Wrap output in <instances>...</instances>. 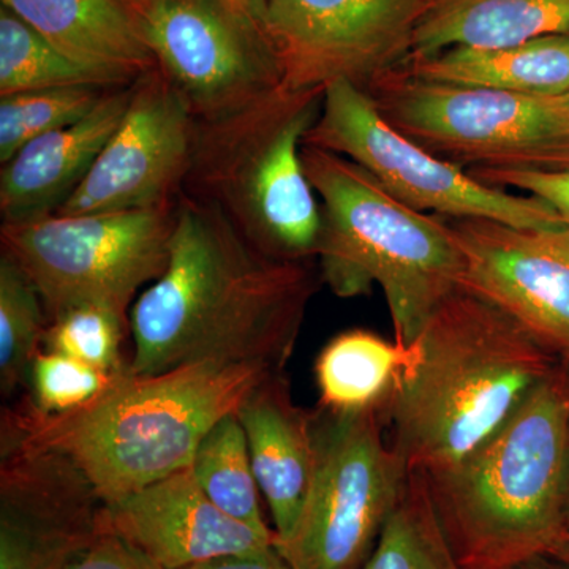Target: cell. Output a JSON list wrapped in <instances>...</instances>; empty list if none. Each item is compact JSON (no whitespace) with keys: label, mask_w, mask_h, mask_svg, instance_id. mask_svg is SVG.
Returning a JSON list of instances; mask_svg holds the SVG:
<instances>
[{"label":"cell","mask_w":569,"mask_h":569,"mask_svg":"<svg viewBox=\"0 0 569 569\" xmlns=\"http://www.w3.org/2000/svg\"><path fill=\"white\" fill-rule=\"evenodd\" d=\"M316 280L258 249L216 204L181 193L170 263L130 313L137 376L201 362L283 372Z\"/></svg>","instance_id":"6da1fadb"},{"label":"cell","mask_w":569,"mask_h":569,"mask_svg":"<svg viewBox=\"0 0 569 569\" xmlns=\"http://www.w3.org/2000/svg\"><path fill=\"white\" fill-rule=\"evenodd\" d=\"M556 358L518 320L460 283L411 348L385 408L407 471L429 475L467 458L556 372Z\"/></svg>","instance_id":"7a4b0ae2"},{"label":"cell","mask_w":569,"mask_h":569,"mask_svg":"<svg viewBox=\"0 0 569 569\" xmlns=\"http://www.w3.org/2000/svg\"><path fill=\"white\" fill-rule=\"evenodd\" d=\"M271 370L201 362L156 376L127 366L103 395L59 417L3 410L2 456L48 449L69 456L103 505L190 467L206 433L238 411Z\"/></svg>","instance_id":"3957f363"},{"label":"cell","mask_w":569,"mask_h":569,"mask_svg":"<svg viewBox=\"0 0 569 569\" xmlns=\"http://www.w3.org/2000/svg\"><path fill=\"white\" fill-rule=\"evenodd\" d=\"M466 569H512L568 533L569 376L557 369L455 466L422 475Z\"/></svg>","instance_id":"277c9868"},{"label":"cell","mask_w":569,"mask_h":569,"mask_svg":"<svg viewBox=\"0 0 569 569\" xmlns=\"http://www.w3.org/2000/svg\"><path fill=\"white\" fill-rule=\"evenodd\" d=\"M302 164L323 201L317 258L340 298L378 284L395 342L411 350L441 302L463 280V258L448 220L403 204L369 171L339 153L302 144Z\"/></svg>","instance_id":"5b68a950"},{"label":"cell","mask_w":569,"mask_h":569,"mask_svg":"<svg viewBox=\"0 0 569 569\" xmlns=\"http://www.w3.org/2000/svg\"><path fill=\"white\" fill-rule=\"evenodd\" d=\"M325 89L280 88L241 110L198 121L183 193L216 204L258 249L317 257L321 209L301 159Z\"/></svg>","instance_id":"8992f818"},{"label":"cell","mask_w":569,"mask_h":569,"mask_svg":"<svg viewBox=\"0 0 569 569\" xmlns=\"http://www.w3.org/2000/svg\"><path fill=\"white\" fill-rule=\"evenodd\" d=\"M385 119L462 168H569V107L561 99L422 80L402 67L369 92Z\"/></svg>","instance_id":"52a82bcc"},{"label":"cell","mask_w":569,"mask_h":569,"mask_svg":"<svg viewBox=\"0 0 569 569\" xmlns=\"http://www.w3.org/2000/svg\"><path fill=\"white\" fill-rule=\"evenodd\" d=\"M178 203V201H176ZM176 204L133 211L48 216L2 223L0 244L39 288L48 323L99 306L127 318L134 296L170 263Z\"/></svg>","instance_id":"ba28073f"},{"label":"cell","mask_w":569,"mask_h":569,"mask_svg":"<svg viewBox=\"0 0 569 569\" xmlns=\"http://www.w3.org/2000/svg\"><path fill=\"white\" fill-rule=\"evenodd\" d=\"M383 408L313 411L316 473L284 542L295 569H361L372 556L408 475L383 436Z\"/></svg>","instance_id":"9c48e42d"},{"label":"cell","mask_w":569,"mask_h":569,"mask_svg":"<svg viewBox=\"0 0 569 569\" xmlns=\"http://www.w3.org/2000/svg\"><path fill=\"white\" fill-rule=\"evenodd\" d=\"M302 144L339 153L369 171L392 197L419 212L488 219L529 230L567 228L545 201L478 181L396 130L369 93L348 81L326 86Z\"/></svg>","instance_id":"30bf717a"},{"label":"cell","mask_w":569,"mask_h":569,"mask_svg":"<svg viewBox=\"0 0 569 569\" xmlns=\"http://www.w3.org/2000/svg\"><path fill=\"white\" fill-rule=\"evenodd\" d=\"M137 17L157 67L197 121L222 118L283 88L268 33L224 0H153Z\"/></svg>","instance_id":"8fae6325"},{"label":"cell","mask_w":569,"mask_h":569,"mask_svg":"<svg viewBox=\"0 0 569 569\" xmlns=\"http://www.w3.org/2000/svg\"><path fill=\"white\" fill-rule=\"evenodd\" d=\"M425 0H266V33L283 86L348 81L369 92L410 61Z\"/></svg>","instance_id":"7c38bea8"},{"label":"cell","mask_w":569,"mask_h":569,"mask_svg":"<svg viewBox=\"0 0 569 569\" xmlns=\"http://www.w3.org/2000/svg\"><path fill=\"white\" fill-rule=\"evenodd\" d=\"M198 121L159 67L141 74L116 132L58 216L173 206L192 164Z\"/></svg>","instance_id":"4fadbf2b"},{"label":"cell","mask_w":569,"mask_h":569,"mask_svg":"<svg viewBox=\"0 0 569 569\" xmlns=\"http://www.w3.org/2000/svg\"><path fill=\"white\" fill-rule=\"evenodd\" d=\"M103 501L58 451L17 449L0 468V569H67L104 533Z\"/></svg>","instance_id":"5bb4252c"},{"label":"cell","mask_w":569,"mask_h":569,"mask_svg":"<svg viewBox=\"0 0 569 569\" xmlns=\"http://www.w3.org/2000/svg\"><path fill=\"white\" fill-rule=\"evenodd\" d=\"M462 284L518 320L569 366V239L488 219L448 220Z\"/></svg>","instance_id":"9a60e30c"},{"label":"cell","mask_w":569,"mask_h":569,"mask_svg":"<svg viewBox=\"0 0 569 569\" xmlns=\"http://www.w3.org/2000/svg\"><path fill=\"white\" fill-rule=\"evenodd\" d=\"M102 523L163 569H189L276 542V533H261L217 508L190 467L103 505Z\"/></svg>","instance_id":"2e32d148"},{"label":"cell","mask_w":569,"mask_h":569,"mask_svg":"<svg viewBox=\"0 0 569 569\" xmlns=\"http://www.w3.org/2000/svg\"><path fill=\"white\" fill-rule=\"evenodd\" d=\"M133 84L112 89L80 122L36 138L2 164V223L54 216L67 203L121 123L132 100Z\"/></svg>","instance_id":"e0dca14e"},{"label":"cell","mask_w":569,"mask_h":569,"mask_svg":"<svg viewBox=\"0 0 569 569\" xmlns=\"http://www.w3.org/2000/svg\"><path fill=\"white\" fill-rule=\"evenodd\" d=\"M254 478L274 522L276 542L293 533L316 473L313 413L295 406L282 373H269L236 411Z\"/></svg>","instance_id":"ac0fdd59"},{"label":"cell","mask_w":569,"mask_h":569,"mask_svg":"<svg viewBox=\"0 0 569 569\" xmlns=\"http://www.w3.org/2000/svg\"><path fill=\"white\" fill-rule=\"evenodd\" d=\"M2 7L73 61L126 84L157 67L137 13L121 0H2Z\"/></svg>","instance_id":"d6986e66"},{"label":"cell","mask_w":569,"mask_h":569,"mask_svg":"<svg viewBox=\"0 0 569 569\" xmlns=\"http://www.w3.org/2000/svg\"><path fill=\"white\" fill-rule=\"evenodd\" d=\"M552 33H569V0H425L410 61L458 47H512Z\"/></svg>","instance_id":"ffe728a7"},{"label":"cell","mask_w":569,"mask_h":569,"mask_svg":"<svg viewBox=\"0 0 569 569\" xmlns=\"http://www.w3.org/2000/svg\"><path fill=\"white\" fill-rule=\"evenodd\" d=\"M406 69L422 80L522 96H569V33H552L505 48H451Z\"/></svg>","instance_id":"44dd1931"},{"label":"cell","mask_w":569,"mask_h":569,"mask_svg":"<svg viewBox=\"0 0 569 569\" xmlns=\"http://www.w3.org/2000/svg\"><path fill=\"white\" fill-rule=\"evenodd\" d=\"M411 350L383 337L353 329L335 337L318 355L316 378L320 408L356 413L387 407Z\"/></svg>","instance_id":"7402d4cb"},{"label":"cell","mask_w":569,"mask_h":569,"mask_svg":"<svg viewBox=\"0 0 569 569\" xmlns=\"http://www.w3.org/2000/svg\"><path fill=\"white\" fill-rule=\"evenodd\" d=\"M361 569H466L449 545L421 473L408 471L395 511Z\"/></svg>","instance_id":"603a6c76"},{"label":"cell","mask_w":569,"mask_h":569,"mask_svg":"<svg viewBox=\"0 0 569 569\" xmlns=\"http://www.w3.org/2000/svg\"><path fill=\"white\" fill-rule=\"evenodd\" d=\"M190 468L198 486L224 515L261 533H276L266 523L249 445L236 413L206 433Z\"/></svg>","instance_id":"cb8c5ba5"},{"label":"cell","mask_w":569,"mask_h":569,"mask_svg":"<svg viewBox=\"0 0 569 569\" xmlns=\"http://www.w3.org/2000/svg\"><path fill=\"white\" fill-rule=\"evenodd\" d=\"M133 84V82H132ZM129 86L102 70L73 61L31 26L0 9V97L39 89Z\"/></svg>","instance_id":"d4e9b609"},{"label":"cell","mask_w":569,"mask_h":569,"mask_svg":"<svg viewBox=\"0 0 569 569\" xmlns=\"http://www.w3.org/2000/svg\"><path fill=\"white\" fill-rule=\"evenodd\" d=\"M48 316L39 288L11 257L0 254V389L11 396L28 381L33 358L43 350Z\"/></svg>","instance_id":"484cf974"},{"label":"cell","mask_w":569,"mask_h":569,"mask_svg":"<svg viewBox=\"0 0 569 569\" xmlns=\"http://www.w3.org/2000/svg\"><path fill=\"white\" fill-rule=\"evenodd\" d=\"M112 89L71 86L0 97V162H9L36 138L80 122Z\"/></svg>","instance_id":"4316f807"},{"label":"cell","mask_w":569,"mask_h":569,"mask_svg":"<svg viewBox=\"0 0 569 569\" xmlns=\"http://www.w3.org/2000/svg\"><path fill=\"white\" fill-rule=\"evenodd\" d=\"M130 320L99 306L67 310L48 323L43 350L54 351L86 362L108 373L126 369L122 342Z\"/></svg>","instance_id":"83f0119b"},{"label":"cell","mask_w":569,"mask_h":569,"mask_svg":"<svg viewBox=\"0 0 569 569\" xmlns=\"http://www.w3.org/2000/svg\"><path fill=\"white\" fill-rule=\"evenodd\" d=\"M116 377L70 356L41 350L29 369L31 395L22 408L39 417L71 413L103 395Z\"/></svg>","instance_id":"f1b7e54d"},{"label":"cell","mask_w":569,"mask_h":569,"mask_svg":"<svg viewBox=\"0 0 569 569\" xmlns=\"http://www.w3.org/2000/svg\"><path fill=\"white\" fill-rule=\"evenodd\" d=\"M478 181L498 189H519L545 201L569 227V168L559 171L537 170H468Z\"/></svg>","instance_id":"f546056e"},{"label":"cell","mask_w":569,"mask_h":569,"mask_svg":"<svg viewBox=\"0 0 569 569\" xmlns=\"http://www.w3.org/2000/svg\"><path fill=\"white\" fill-rule=\"evenodd\" d=\"M67 569H163L126 539L104 531L91 549L86 550Z\"/></svg>","instance_id":"4dcf8cb0"},{"label":"cell","mask_w":569,"mask_h":569,"mask_svg":"<svg viewBox=\"0 0 569 569\" xmlns=\"http://www.w3.org/2000/svg\"><path fill=\"white\" fill-rule=\"evenodd\" d=\"M189 569H295V567L274 542L264 549L219 557Z\"/></svg>","instance_id":"1f68e13d"},{"label":"cell","mask_w":569,"mask_h":569,"mask_svg":"<svg viewBox=\"0 0 569 569\" xmlns=\"http://www.w3.org/2000/svg\"><path fill=\"white\" fill-rule=\"evenodd\" d=\"M224 2L230 3L234 9L252 18L266 31V0H224Z\"/></svg>","instance_id":"d6a6232c"},{"label":"cell","mask_w":569,"mask_h":569,"mask_svg":"<svg viewBox=\"0 0 569 569\" xmlns=\"http://www.w3.org/2000/svg\"><path fill=\"white\" fill-rule=\"evenodd\" d=\"M512 569H569L567 565L561 563V561L553 559L550 556H541L537 557V559H531L526 561V563L519 565V567Z\"/></svg>","instance_id":"836d02e7"},{"label":"cell","mask_w":569,"mask_h":569,"mask_svg":"<svg viewBox=\"0 0 569 569\" xmlns=\"http://www.w3.org/2000/svg\"><path fill=\"white\" fill-rule=\"evenodd\" d=\"M549 556L561 561V563L567 565L569 568V531L560 539L559 542H557L556 548L550 550Z\"/></svg>","instance_id":"e575fe53"},{"label":"cell","mask_w":569,"mask_h":569,"mask_svg":"<svg viewBox=\"0 0 569 569\" xmlns=\"http://www.w3.org/2000/svg\"><path fill=\"white\" fill-rule=\"evenodd\" d=\"M121 2L126 3L127 7H130L134 13H138V11L146 9V7L153 2V0H121Z\"/></svg>","instance_id":"d590c367"},{"label":"cell","mask_w":569,"mask_h":569,"mask_svg":"<svg viewBox=\"0 0 569 569\" xmlns=\"http://www.w3.org/2000/svg\"><path fill=\"white\" fill-rule=\"evenodd\" d=\"M568 529H569V481H568Z\"/></svg>","instance_id":"8d00e7d4"},{"label":"cell","mask_w":569,"mask_h":569,"mask_svg":"<svg viewBox=\"0 0 569 569\" xmlns=\"http://www.w3.org/2000/svg\"><path fill=\"white\" fill-rule=\"evenodd\" d=\"M563 233L567 234V238L569 239V227L563 228Z\"/></svg>","instance_id":"74e56055"},{"label":"cell","mask_w":569,"mask_h":569,"mask_svg":"<svg viewBox=\"0 0 569 569\" xmlns=\"http://www.w3.org/2000/svg\"><path fill=\"white\" fill-rule=\"evenodd\" d=\"M563 100H565V103H567V104H568V107H569V96L563 97Z\"/></svg>","instance_id":"f35d334b"},{"label":"cell","mask_w":569,"mask_h":569,"mask_svg":"<svg viewBox=\"0 0 569 569\" xmlns=\"http://www.w3.org/2000/svg\"><path fill=\"white\" fill-rule=\"evenodd\" d=\"M567 367H568V369H569V366H567Z\"/></svg>","instance_id":"ab89813d"}]
</instances>
